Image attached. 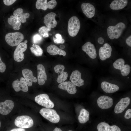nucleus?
<instances>
[{
    "instance_id": "obj_1",
    "label": "nucleus",
    "mask_w": 131,
    "mask_h": 131,
    "mask_svg": "<svg viewBox=\"0 0 131 131\" xmlns=\"http://www.w3.org/2000/svg\"><path fill=\"white\" fill-rule=\"evenodd\" d=\"M126 27L125 24L122 22H120L115 26H109L107 29V33L109 37L111 40L119 38Z\"/></svg>"
},
{
    "instance_id": "obj_2",
    "label": "nucleus",
    "mask_w": 131,
    "mask_h": 131,
    "mask_svg": "<svg viewBox=\"0 0 131 131\" xmlns=\"http://www.w3.org/2000/svg\"><path fill=\"white\" fill-rule=\"evenodd\" d=\"M24 39V36L23 34L18 32L8 33L6 35L5 37L6 42L12 47L18 45Z\"/></svg>"
},
{
    "instance_id": "obj_3",
    "label": "nucleus",
    "mask_w": 131,
    "mask_h": 131,
    "mask_svg": "<svg viewBox=\"0 0 131 131\" xmlns=\"http://www.w3.org/2000/svg\"><path fill=\"white\" fill-rule=\"evenodd\" d=\"M39 113L44 118L52 123H57L60 121L59 116L54 109L43 108L40 110Z\"/></svg>"
},
{
    "instance_id": "obj_4",
    "label": "nucleus",
    "mask_w": 131,
    "mask_h": 131,
    "mask_svg": "<svg viewBox=\"0 0 131 131\" xmlns=\"http://www.w3.org/2000/svg\"><path fill=\"white\" fill-rule=\"evenodd\" d=\"M80 26V21L76 16H74L71 17L68 22L67 28L69 35L72 37L75 36L79 31Z\"/></svg>"
},
{
    "instance_id": "obj_5",
    "label": "nucleus",
    "mask_w": 131,
    "mask_h": 131,
    "mask_svg": "<svg viewBox=\"0 0 131 131\" xmlns=\"http://www.w3.org/2000/svg\"><path fill=\"white\" fill-rule=\"evenodd\" d=\"M15 125L20 128L25 129L29 128L33 125V119L27 115H22L17 117L14 121Z\"/></svg>"
},
{
    "instance_id": "obj_6",
    "label": "nucleus",
    "mask_w": 131,
    "mask_h": 131,
    "mask_svg": "<svg viewBox=\"0 0 131 131\" xmlns=\"http://www.w3.org/2000/svg\"><path fill=\"white\" fill-rule=\"evenodd\" d=\"M35 102L38 104L46 108H53L54 105L50 99L49 96L46 94H42L38 95L35 98Z\"/></svg>"
},
{
    "instance_id": "obj_7",
    "label": "nucleus",
    "mask_w": 131,
    "mask_h": 131,
    "mask_svg": "<svg viewBox=\"0 0 131 131\" xmlns=\"http://www.w3.org/2000/svg\"><path fill=\"white\" fill-rule=\"evenodd\" d=\"M125 61L122 58H119L115 60L114 63L113 65L115 69L119 70L121 74L124 76H126L130 73L131 67L128 64L125 65Z\"/></svg>"
},
{
    "instance_id": "obj_8",
    "label": "nucleus",
    "mask_w": 131,
    "mask_h": 131,
    "mask_svg": "<svg viewBox=\"0 0 131 131\" xmlns=\"http://www.w3.org/2000/svg\"><path fill=\"white\" fill-rule=\"evenodd\" d=\"M27 47V44L24 42H21L18 45L13 55L14 58L16 61L20 62L24 60L25 56L23 52L26 51Z\"/></svg>"
},
{
    "instance_id": "obj_9",
    "label": "nucleus",
    "mask_w": 131,
    "mask_h": 131,
    "mask_svg": "<svg viewBox=\"0 0 131 131\" xmlns=\"http://www.w3.org/2000/svg\"><path fill=\"white\" fill-rule=\"evenodd\" d=\"M98 106L101 108L105 109L110 108L113 105V99L110 97L103 95L99 97L97 101Z\"/></svg>"
},
{
    "instance_id": "obj_10",
    "label": "nucleus",
    "mask_w": 131,
    "mask_h": 131,
    "mask_svg": "<svg viewBox=\"0 0 131 131\" xmlns=\"http://www.w3.org/2000/svg\"><path fill=\"white\" fill-rule=\"evenodd\" d=\"M47 0H37L36 3V8L37 9H41L44 10H46L48 8L53 9L55 8L57 5V2L55 0H52L47 2Z\"/></svg>"
},
{
    "instance_id": "obj_11",
    "label": "nucleus",
    "mask_w": 131,
    "mask_h": 131,
    "mask_svg": "<svg viewBox=\"0 0 131 131\" xmlns=\"http://www.w3.org/2000/svg\"><path fill=\"white\" fill-rule=\"evenodd\" d=\"M14 106V103L11 100H7L0 102V114L4 115L8 114L12 110Z\"/></svg>"
},
{
    "instance_id": "obj_12",
    "label": "nucleus",
    "mask_w": 131,
    "mask_h": 131,
    "mask_svg": "<svg viewBox=\"0 0 131 131\" xmlns=\"http://www.w3.org/2000/svg\"><path fill=\"white\" fill-rule=\"evenodd\" d=\"M12 85L13 89L16 92L21 90L26 92L28 90V86L25 79L23 77L20 78L19 81L18 79L14 81Z\"/></svg>"
},
{
    "instance_id": "obj_13",
    "label": "nucleus",
    "mask_w": 131,
    "mask_h": 131,
    "mask_svg": "<svg viewBox=\"0 0 131 131\" xmlns=\"http://www.w3.org/2000/svg\"><path fill=\"white\" fill-rule=\"evenodd\" d=\"M112 49L111 46L108 43H105L101 47L99 50V55L100 59L102 61L109 58L111 57Z\"/></svg>"
},
{
    "instance_id": "obj_14",
    "label": "nucleus",
    "mask_w": 131,
    "mask_h": 131,
    "mask_svg": "<svg viewBox=\"0 0 131 131\" xmlns=\"http://www.w3.org/2000/svg\"><path fill=\"white\" fill-rule=\"evenodd\" d=\"M65 69L64 66L62 65H56L54 67L55 72L58 74L57 81L58 83L63 82L67 79L68 73L67 72L64 71Z\"/></svg>"
},
{
    "instance_id": "obj_15",
    "label": "nucleus",
    "mask_w": 131,
    "mask_h": 131,
    "mask_svg": "<svg viewBox=\"0 0 131 131\" xmlns=\"http://www.w3.org/2000/svg\"><path fill=\"white\" fill-rule=\"evenodd\" d=\"M130 102L129 98L127 97L121 98L115 105L114 111L116 114L122 112L128 106Z\"/></svg>"
},
{
    "instance_id": "obj_16",
    "label": "nucleus",
    "mask_w": 131,
    "mask_h": 131,
    "mask_svg": "<svg viewBox=\"0 0 131 131\" xmlns=\"http://www.w3.org/2000/svg\"><path fill=\"white\" fill-rule=\"evenodd\" d=\"M82 50L91 58H96L97 54L95 47L94 45L90 42H87L84 44L82 47Z\"/></svg>"
},
{
    "instance_id": "obj_17",
    "label": "nucleus",
    "mask_w": 131,
    "mask_h": 131,
    "mask_svg": "<svg viewBox=\"0 0 131 131\" xmlns=\"http://www.w3.org/2000/svg\"><path fill=\"white\" fill-rule=\"evenodd\" d=\"M81 8L83 13L88 18H92L95 15V9L93 5L89 3H83L81 4Z\"/></svg>"
},
{
    "instance_id": "obj_18",
    "label": "nucleus",
    "mask_w": 131,
    "mask_h": 131,
    "mask_svg": "<svg viewBox=\"0 0 131 131\" xmlns=\"http://www.w3.org/2000/svg\"><path fill=\"white\" fill-rule=\"evenodd\" d=\"M37 81L40 85L44 84L47 79V76L44 66L41 64H38L37 66Z\"/></svg>"
},
{
    "instance_id": "obj_19",
    "label": "nucleus",
    "mask_w": 131,
    "mask_h": 131,
    "mask_svg": "<svg viewBox=\"0 0 131 131\" xmlns=\"http://www.w3.org/2000/svg\"><path fill=\"white\" fill-rule=\"evenodd\" d=\"M22 73L28 86H31L33 82H37V78L33 76L32 72L30 70L27 68L24 69L22 71Z\"/></svg>"
},
{
    "instance_id": "obj_20",
    "label": "nucleus",
    "mask_w": 131,
    "mask_h": 131,
    "mask_svg": "<svg viewBox=\"0 0 131 131\" xmlns=\"http://www.w3.org/2000/svg\"><path fill=\"white\" fill-rule=\"evenodd\" d=\"M56 16L55 13L51 12L44 16L43 22L47 27L51 28L56 26L57 22L55 20Z\"/></svg>"
},
{
    "instance_id": "obj_21",
    "label": "nucleus",
    "mask_w": 131,
    "mask_h": 131,
    "mask_svg": "<svg viewBox=\"0 0 131 131\" xmlns=\"http://www.w3.org/2000/svg\"><path fill=\"white\" fill-rule=\"evenodd\" d=\"M70 80L76 86L80 87L84 84V81L81 78V73L78 70H75L72 72Z\"/></svg>"
},
{
    "instance_id": "obj_22",
    "label": "nucleus",
    "mask_w": 131,
    "mask_h": 131,
    "mask_svg": "<svg viewBox=\"0 0 131 131\" xmlns=\"http://www.w3.org/2000/svg\"><path fill=\"white\" fill-rule=\"evenodd\" d=\"M58 87L60 89L66 90L68 93L71 94H74L77 91L76 86L70 81L61 83L59 85Z\"/></svg>"
},
{
    "instance_id": "obj_23",
    "label": "nucleus",
    "mask_w": 131,
    "mask_h": 131,
    "mask_svg": "<svg viewBox=\"0 0 131 131\" xmlns=\"http://www.w3.org/2000/svg\"><path fill=\"white\" fill-rule=\"evenodd\" d=\"M98 131H121L120 129L116 125H110L107 123L101 122L97 126Z\"/></svg>"
},
{
    "instance_id": "obj_24",
    "label": "nucleus",
    "mask_w": 131,
    "mask_h": 131,
    "mask_svg": "<svg viewBox=\"0 0 131 131\" xmlns=\"http://www.w3.org/2000/svg\"><path fill=\"white\" fill-rule=\"evenodd\" d=\"M101 87L104 91L107 93H113L117 91L119 89L117 85L106 81L101 83Z\"/></svg>"
},
{
    "instance_id": "obj_25",
    "label": "nucleus",
    "mask_w": 131,
    "mask_h": 131,
    "mask_svg": "<svg viewBox=\"0 0 131 131\" xmlns=\"http://www.w3.org/2000/svg\"><path fill=\"white\" fill-rule=\"evenodd\" d=\"M13 15L21 22L23 23L26 22V19L28 18L30 16L28 13H24L23 10L21 8H18L15 10Z\"/></svg>"
},
{
    "instance_id": "obj_26",
    "label": "nucleus",
    "mask_w": 131,
    "mask_h": 131,
    "mask_svg": "<svg viewBox=\"0 0 131 131\" xmlns=\"http://www.w3.org/2000/svg\"><path fill=\"white\" fill-rule=\"evenodd\" d=\"M128 3V0H115L111 3L110 7L113 10H120L123 9L126 6Z\"/></svg>"
},
{
    "instance_id": "obj_27",
    "label": "nucleus",
    "mask_w": 131,
    "mask_h": 131,
    "mask_svg": "<svg viewBox=\"0 0 131 131\" xmlns=\"http://www.w3.org/2000/svg\"><path fill=\"white\" fill-rule=\"evenodd\" d=\"M47 52L49 54L54 55L57 54L65 56L66 52L64 50L61 49L54 45H51L48 46L47 48Z\"/></svg>"
},
{
    "instance_id": "obj_28",
    "label": "nucleus",
    "mask_w": 131,
    "mask_h": 131,
    "mask_svg": "<svg viewBox=\"0 0 131 131\" xmlns=\"http://www.w3.org/2000/svg\"><path fill=\"white\" fill-rule=\"evenodd\" d=\"M79 122L82 124L86 123L89 119V113L86 109H82L80 111L78 117Z\"/></svg>"
},
{
    "instance_id": "obj_29",
    "label": "nucleus",
    "mask_w": 131,
    "mask_h": 131,
    "mask_svg": "<svg viewBox=\"0 0 131 131\" xmlns=\"http://www.w3.org/2000/svg\"><path fill=\"white\" fill-rule=\"evenodd\" d=\"M8 23L11 25L15 30H18L20 29L21 23L19 20L15 16L12 15L8 19Z\"/></svg>"
},
{
    "instance_id": "obj_30",
    "label": "nucleus",
    "mask_w": 131,
    "mask_h": 131,
    "mask_svg": "<svg viewBox=\"0 0 131 131\" xmlns=\"http://www.w3.org/2000/svg\"><path fill=\"white\" fill-rule=\"evenodd\" d=\"M33 47L30 48L32 52L36 56H41L43 53V50L38 45L33 44Z\"/></svg>"
},
{
    "instance_id": "obj_31",
    "label": "nucleus",
    "mask_w": 131,
    "mask_h": 131,
    "mask_svg": "<svg viewBox=\"0 0 131 131\" xmlns=\"http://www.w3.org/2000/svg\"><path fill=\"white\" fill-rule=\"evenodd\" d=\"M51 30V28L43 26L39 28L38 31L41 35L46 38L49 37L48 32Z\"/></svg>"
},
{
    "instance_id": "obj_32",
    "label": "nucleus",
    "mask_w": 131,
    "mask_h": 131,
    "mask_svg": "<svg viewBox=\"0 0 131 131\" xmlns=\"http://www.w3.org/2000/svg\"><path fill=\"white\" fill-rule=\"evenodd\" d=\"M56 38H53V40L54 43L56 44H63L65 41L64 39L62 38L61 35L59 33H57L55 35Z\"/></svg>"
},
{
    "instance_id": "obj_33",
    "label": "nucleus",
    "mask_w": 131,
    "mask_h": 131,
    "mask_svg": "<svg viewBox=\"0 0 131 131\" xmlns=\"http://www.w3.org/2000/svg\"><path fill=\"white\" fill-rule=\"evenodd\" d=\"M42 36L38 34H34L33 38V42L35 44L40 43L42 41Z\"/></svg>"
},
{
    "instance_id": "obj_34",
    "label": "nucleus",
    "mask_w": 131,
    "mask_h": 131,
    "mask_svg": "<svg viewBox=\"0 0 131 131\" xmlns=\"http://www.w3.org/2000/svg\"><path fill=\"white\" fill-rule=\"evenodd\" d=\"M6 68V65L2 61L0 56V72H4L5 71Z\"/></svg>"
},
{
    "instance_id": "obj_35",
    "label": "nucleus",
    "mask_w": 131,
    "mask_h": 131,
    "mask_svg": "<svg viewBox=\"0 0 131 131\" xmlns=\"http://www.w3.org/2000/svg\"><path fill=\"white\" fill-rule=\"evenodd\" d=\"M16 0H4L3 2L4 4L6 5L10 6L14 3Z\"/></svg>"
},
{
    "instance_id": "obj_36",
    "label": "nucleus",
    "mask_w": 131,
    "mask_h": 131,
    "mask_svg": "<svg viewBox=\"0 0 131 131\" xmlns=\"http://www.w3.org/2000/svg\"><path fill=\"white\" fill-rule=\"evenodd\" d=\"M124 118L127 119H130L131 118V109H129L126 111L125 114Z\"/></svg>"
},
{
    "instance_id": "obj_37",
    "label": "nucleus",
    "mask_w": 131,
    "mask_h": 131,
    "mask_svg": "<svg viewBox=\"0 0 131 131\" xmlns=\"http://www.w3.org/2000/svg\"><path fill=\"white\" fill-rule=\"evenodd\" d=\"M126 44L129 46L131 47V35H130L126 39Z\"/></svg>"
},
{
    "instance_id": "obj_38",
    "label": "nucleus",
    "mask_w": 131,
    "mask_h": 131,
    "mask_svg": "<svg viewBox=\"0 0 131 131\" xmlns=\"http://www.w3.org/2000/svg\"><path fill=\"white\" fill-rule=\"evenodd\" d=\"M104 41V38L102 37H100L98 38V43L100 44H103Z\"/></svg>"
},
{
    "instance_id": "obj_39",
    "label": "nucleus",
    "mask_w": 131,
    "mask_h": 131,
    "mask_svg": "<svg viewBox=\"0 0 131 131\" xmlns=\"http://www.w3.org/2000/svg\"><path fill=\"white\" fill-rule=\"evenodd\" d=\"M10 131H25V129L21 128H16L12 129Z\"/></svg>"
},
{
    "instance_id": "obj_40",
    "label": "nucleus",
    "mask_w": 131,
    "mask_h": 131,
    "mask_svg": "<svg viewBox=\"0 0 131 131\" xmlns=\"http://www.w3.org/2000/svg\"><path fill=\"white\" fill-rule=\"evenodd\" d=\"M53 131H62L60 128L57 127L55 128Z\"/></svg>"
},
{
    "instance_id": "obj_41",
    "label": "nucleus",
    "mask_w": 131,
    "mask_h": 131,
    "mask_svg": "<svg viewBox=\"0 0 131 131\" xmlns=\"http://www.w3.org/2000/svg\"><path fill=\"white\" fill-rule=\"evenodd\" d=\"M60 48L61 49H63L65 48V46L64 45H61L59 46Z\"/></svg>"
},
{
    "instance_id": "obj_42",
    "label": "nucleus",
    "mask_w": 131,
    "mask_h": 131,
    "mask_svg": "<svg viewBox=\"0 0 131 131\" xmlns=\"http://www.w3.org/2000/svg\"><path fill=\"white\" fill-rule=\"evenodd\" d=\"M24 42L26 44V43L27 42V41L26 40H25V41Z\"/></svg>"
},
{
    "instance_id": "obj_43",
    "label": "nucleus",
    "mask_w": 131,
    "mask_h": 131,
    "mask_svg": "<svg viewBox=\"0 0 131 131\" xmlns=\"http://www.w3.org/2000/svg\"><path fill=\"white\" fill-rule=\"evenodd\" d=\"M1 122L0 121V126H1Z\"/></svg>"
},
{
    "instance_id": "obj_44",
    "label": "nucleus",
    "mask_w": 131,
    "mask_h": 131,
    "mask_svg": "<svg viewBox=\"0 0 131 131\" xmlns=\"http://www.w3.org/2000/svg\"><path fill=\"white\" fill-rule=\"evenodd\" d=\"M73 131L72 130H69V131Z\"/></svg>"
}]
</instances>
